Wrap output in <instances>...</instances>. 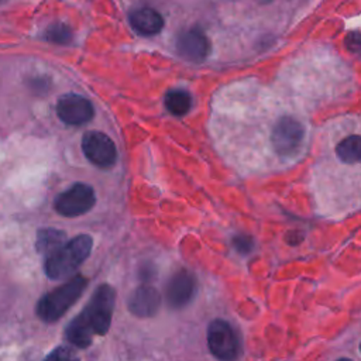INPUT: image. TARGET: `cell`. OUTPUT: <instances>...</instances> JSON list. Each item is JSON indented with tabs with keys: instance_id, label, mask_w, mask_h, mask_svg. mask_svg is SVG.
Instances as JSON below:
<instances>
[{
	"instance_id": "obj_1",
	"label": "cell",
	"mask_w": 361,
	"mask_h": 361,
	"mask_svg": "<svg viewBox=\"0 0 361 361\" xmlns=\"http://www.w3.org/2000/svg\"><path fill=\"white\" fill-rule=\"evenodd\" d=\"M114 303V288L109 283L99 285L83 310L66 326V340L78 348H87L94 336H104L110 329Z\"/></svg>"
},
{
	"instance_id": "obj_2",
	"label": "cell",
	"mask_w": 361,
	"mask_h": 361,
	"mask_svg": "<svg viewBox=\"0 0 361 361\" xmlns=\"http://www.w3.org/2000/svg\"><path fill=\"white\" fill-rule=\"evenodd\" d=\"M271 149L279 161H293L298 158L306 142V127L295 116L285 114L275 120L269 134Z\"/></svg>"
},
{
	"instance_id": "obj_3",
	"label": "cell",
	"mask_w": 361,
	"mask_h": 361,
	"mask_svg": "<svg viewBox=\"0 0 361 361\" xmlns=\"http://www.w3.org/2000/svg\"><path fill=\"white\" fill-rule=\"evenodd\" d=\"M92 247L93 238L87 234H79L68 240L58 251L45 258L47 276L55 281L71 276L87 259Z\"/></svg>"
},
{
	"instance_id": "obj_4",
	"label": "cell",
	"mask_w": 361,
	"mask_h": 361,
	"mask_svg": "<svg viewBox=\"0 0 361 361\" xmlns=\"http://www.w3.org/2000/svg\"><path fill=\"white\" fill-rule=\"evenodd\" d=\"M87 286V278L75 275L56 289L48 292L37 302V316L45 323H55L80 298Z\"/></svg>"
},
{
	"instance_id": "obj_5",
	"label": "cell",
	"mask_w": 361,
	"mask_h": 361,
	"mask_svg": "<svg viewBox=\"0 0 361 361\" xmlns=\"http://www.w3.org/2000/svg\"><path fill=\"white\" fill-rule=\"evenodd\" d=\"M207 347L220 361H235L240 344L234 329L223 319H214L207 327Z\"/></svg>"
},
{
	"instance_id": "obj_6",
	"label": "cell",
	"mask_w": 361,
	"mask_h": 361,
	"mask_svg": "<svg viewBox=\"0 0 361 361\" xmlns=\"http://www.w3.org/2000/svg\"><path fill=\"white\" fill-rule=\"evenodd\" d=\"M94 203L96 193L93 188L86 183H75L56 196L54 207L63 217H78L87 213Z\"/></svg>"
},
{
	"instance_id": "obj_7",
	"label": "cell",
	"mask_w": 361,
	"mask_h": 361,
	"mask_svg": "<svg viewBox=\"0 0 361 361\" xmlns=\"http://www.w3.org/2000/svg\"><path fill=\"white\" fill-rule=\"evenodd\" d=\"M85 157L99 168H111L117 161V148L113 140L102 131H87L82 138Z\"/></svg>"
},
{
	"instance_id": "obj_8",
	"label": "cell",
	"mask_w": 361,
	"mask_h": 361,
	"mask_svg": "<svg viewBox=\"0 0 361 361\" xmlns=\"http://www.w3.org/2000/svg\"><path fill=\"white\" fill-rule=\"evenodd\" d=\"M58 117L69 126H82L94 116L93 104L83 96L68 93L59 97L56 103Z\"/></svg>"
},
{
	"instance_id": "obj_9",
	"label": "cell",
	"mask_w": 361,
	"mask_h": 361,
	"mask_svg": "<svg viewBox=\"0 0 361 361\" xmlns=\"http://www.w3.org/2000/svg\"><path fill=\"white\" fill-rule=\"evenodd\" d=\"M195 290H196L195 276L186 269H179L171 276V279L166 283V289H165L166 303L172 309H180L192 300Z\"/></svg>"
},
{
	"instance_id": "obj_10",
	"label": "cell",
	"mask_w": 361,
	"mask_h": 361,
	"mask_svg": "<svg viewBox=\"0 0 361 361\" xmlns=\"http://www.w3.org/2000/svg\"><path fill=\"white\" fill-rule=\"evenodd\" d=\"M176 51L190 62H202L210 52V42L199 27H192L179 34Z\"/></svg>"
},
{
	"instance_id": "obj_11",
	"label": "cell",
	"mask_w": 361,
	"mask_h": 361,
	"mask_svg": "<svg viewBox=\"0 0 361 361\" xmlns=\"http://www.w3.org/2000/svg\"><path fill=\"white\" fill-rule=\"evenodd\" d=\"M161 306V295L151 285H141L128 298V310L137 317H151Z\"/></svg>"
},
{
	"instance_id": "obj_12",
	"label": "cell",
	"mask_w": 361,
	"mask_h": 361,
	"mask_svg": "<svg viewBox=\"0 0 361 361\" xmlns=\"http://www.w3.org/2000/svg\"><path fill=\"white\" fill-rule=\"evenodd\" d=\"M334 155L343 166H361V133H348L347 135H343L334 145Z\"/></svg>"
},
{
	"instance_id": "obj_13",
	"label": "cell",
	"mask_w": 361,
	"mask_h": 361,
	"mask_svg": "<svg viewBox=\"0 0 361 361\" xmlns=\"http://www.w3.org/2000/svg\"><path fill=\"white\" fill-rule=\"evenodd\" d=\"M131 27L142 35H155L164 28V17L152 7H140L128 16Z\"/></svg>"
},
{
	"instance_id": "obj_14",
	"label": "cell",
	"mask_w": 361,
	"mask_h": 361,
	"mask_svg": "<svg viewBox=\"0 0 361 361\" xmlns=\"http://www.w3.org/2000/svg\"><path fill=\"white\" fill-rule=\"evenodd\" d=\"M68 241L66 233L58 228H41L37 233L35 250L45 258L58 251Z\"/></svg>"
},
{
	"instance_id": "obj_15",
	"label": "cell",
	"mask_w": 361,
	"mask_h": 361,
	"mask_svg": "<svg viewBox=\"0 0 361 361\" xmlns=\"http://www.w3.org/2000/svg\"><path fill=\"white\" fill-rule=\"evenodd\" d=\"M166 110L173 116H185L192 106V97L186 90H169L164 97Z\"/></svg>"
},
{
	"instance_id": "obj_16",
	"label": "cell",
	"mask_w": 361,
	"mask_h": 361,
	"mask_svg": "<svg viewBox=\"0 0 361 361\" xmlns=\"http://www.w3.org/2000/svg\"><path fill=\"white\" fill-rule=\"evenodd\" d=\"M45 39L52 42V44H58V45H65L69 44L72 41V30L69 28V25L63 24V23H56V24H51L47 30H45Z\"/></svg>"
},
{
	"instance_id": "obj_17",
	"label": "cell",
	"mask_w": 361,
	"mask_h": 361,
	"mask_svg": "<svg viewBox=\"0 0 361 361\" xmlns=\"http://www.w3.org/2000/svg\"><path fill=\"white\" fill-rule=\"evenodd\" d=\"M44 361H80L76 351L69 345L55 347Z\"/></svg>"
},
{
	"instance_id": "obj_18",
	"label": "cell",
	"mask_w": 361,
	"mask_h": 361,
	"mask_svg": "<svg viewBox=\"0 0 361 361\" xmlns=\"http://www.w3.org/2000/svg\"><path fill=\"white\" fill-rule=\"evenodd\" d=\"M233 245L240 254H248L254 247V241L247 234H238L233 238Z\"/></svg>"
},
{
	"instance_id": "obj_19",
	"label": "cell",
	"mask_w": 361,
	"mask_h": 361,
	"mask_svg": "<svg viewBox=\"0 0 361 361\" xmlns=\"http://www.w3.org/2000/svg\"><path fill=\"white\" fill-rule=\"evenodd\" d=\"M344 44L348 51L360 52L361 51V34L360 32H350L344 38Z\"/></svg>"
},
{
	"instance_id": "obj_20",
	"label": "cell",
	"mask_w": 361,
	"mask_h": 361,
	"mask_svg": "<svg viewBox=\"0 0 361 361\" xmlns=\"http://www.w3.org/2000/svg\"><path fill=\"white\" fill-rule=\"evenodd\" d=\"M337 361H353V360H350V358H344V357H343V358H338Z\"/></svg>"
},
{
	"instance_id": "obj_21",
	"label": "cell",
	"mask_w": 361,
	"mask_h": 361,
	"mask_svg": "<svg viewBox=\"0 0 361 361\" xmlns=\"http://www.w3.org/2000/svg\"><path fill=\"white\" fill-rule=\"evenodd\" d=\"M360 353H361V344H360Z\"/></svg>"
},
{
	"instance_id": "obj_22",
	"label": "cell",
	"mask_w": 361,
	"mask_h": 361,
	"mask_svg": "<svg viewBox=\"0 0 361 361\" xmlns=\"http://www.w3.org/2000/svg\"><path fill=\"white\" fill-rule=\"evenodd\" d=\"M3 1H6V0H0V3H3Z\"/></svg>"
}]
</instances>
